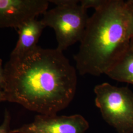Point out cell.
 <instances>
[{
  "mask_svg": "<svg viewBox=\"0 0 133 133\" xmlns=\"http://www.w3.org/2000/svg\"><path fill=\"white\" fill-rule=\"evenodd\" d=\"M46 0H0V28L17 29L48 10Z\"/></svg>",
  "mask_w": 133,
  "mask_h": 133,
  "instance_id": "6",
  "label": "cell"
},
{
  "mask_svg": "<svg viewBox=\"0 0 133 133\" xmlns=\"http://www.w3.org/2000/svg\"><path fill=\"white\" fill-rule=\"evenodd\" d=\"M106 75L114 81L133 85V38L126 50Z\"/></svg>",
  "mask_w": 133,
  "mask_h": 133,
  "instance_id": "8",
  "label": "cell"
},
{
  "mask_svg": "<svg viewBox=\"0 0 133 133\" xmlns=\"http://www.w3.org/2000/svg\"><path fill=\"white\" fill-rule=\"evenodd\" d=\"M45 26L36 18L29 19L17 29L18 39L10 56L23 54L37 46V43Z\"/></svg>",
  "mask_w": 133,
  "mask_h": 133,
  "instance_id": "7",
  "label": "cell"
},
{
  "mask_svg": "<svg viewBox=\"0 0 133 133\" xmlns=\"http://www.w3.org/2000/svg\"><path fill=\"white\" fill-rule=\"evenodd\" d=\"M128 26L125 1L106 0L95 10L74 57L81 75L100 76L108 72L131 43Z\"/></svg>",
  "mask_w": 133,
  "mask_h": 133,
  "instance_id": "2",
  "label": "cell"
},
{
  "mask_svg": "<svg viewBox=\"0 0 133 133\" xmlns=\"http://www.w3.org/2000/svg\"><path fill=\"white\" fill-rule=\"evenodd\" d=\"M10 120L11 117L10 112L6 109L3 123L0 125V133H10L11 130L10 128Z\"/></svg>",
  "mask_w": 133,
  "mask_h": 133,
  "instance_id": "11",
  "label": "cell"
},
{
  "mask_svg": "<svg viewBox=\"0 0 133 133\" xmlns=\"http://www.w3.org/2000/svg\"><path fill=\"white\" fill-rule=\"evenodd\" d=\"M89 128V122L81 114H37L32 122L11 130L10 133H85Z\"/></svg>",
  "mask_w": 133,
  "mask_h": 133,
  "instance_id": "5",
  "label": "cell"
},
{
  "mask_svg": "<svg viewBox=\"0 0 133 133\" xmlns=\"http://www.w3.org/2000/svg\"><path fill=\"white\" fill-rule=\"evenodd\" d=\"M128 15L129 34L131 39L133 38V0L125 1Z\"/></svg>",
  "mask_w": 133,
  "mask_h": 133,
  "instance_id": "9",
  "label": "cell"
},
{
  "mask_svg": "<svg viewBox=\"0 0 133 133\" xmlns=\"http://www.w3.org/2000/svg\"><path fill=\"white\" fill-rule=\"evenodd\" d=\"M95 103L103 118L118 133H133V92L108 82L95 86Z\"/></svg>",
  "mask_w": 133,
  "mask_h": 133,
  "instance_id": "4",
  "label": "cell"
},
{
  "mask_svg": "<svg viewBox=\"0 0 133 133\" xmlns=\"http://www.w3.org/2000/svg\"><path fill=\"white\" fill-rule=\"evenodd\" d=\"M5 84L4 67L2 65V61L0 59V86L4 90Z\"/></svg>",
  "mask_w": 133,
  "mask_h": 133,
  "instance_id": "12",
  "label": "cell"
},
{
  "mask_svg": "<svg viewBox=\"0 0 133 133\" xmlns=\"http://www.w3.org/2000/svg\"><path fill=\"white\" fill-rule=\"evenodd\" d=\"M55 7L46 10L41 20L46 27L53 29L57 48L61 51L81 41L89 19L87 10L77 0L49 1Z\"/></svg>",
  "mask_w": 133,
  "mask_h": 133,
  "instance_id": "3",
  "label": "cell"
},
{
  "mask_svg": "<svg viewBox=\"0 0 133 133\" xmlns=\"http://www.w3.org/2000/svg\"><path fill=\"white\" fill-rule=\"evenodd\" d=\"M106 0H82L80 1V5L86 10L90 8L97 10L104 5Z\"/></svg>",
  "mask_w": 133,
  "mask_h": 133,
  "instance_id": "10",
  "label": "cell"
},
{
  "mask_svg": "<svg viewBox=\"0 0 133 133\" xmlns=\"http://www.w3.org/2000/svg\"><path fill=\"white\" fill-rule=\"evenodd\" d=\"M4 87L7 101L38 114L53 115L74 99L76 69L63 52L37 45L5 64Z\"/></svg>",
  "mask_w": 133,
  "mask_h": 133,
  "instance_id": "1",
  "label": "cell"
},
{
  "mask_svg": "<svg viewBox=\"0 0 133 133\" xmlns=\"http://www.w3.org/2000/svg\"><path fill=\"white\" fill-rule=\"evenodd\" d=\"M7 101L6 96L4 90L0 86V102Z\"/></svg>",
  "mask_w": 133,
  "mask_h": 133,
  "instance_id": "13",
  "label": "cell"
}]
</instances>
